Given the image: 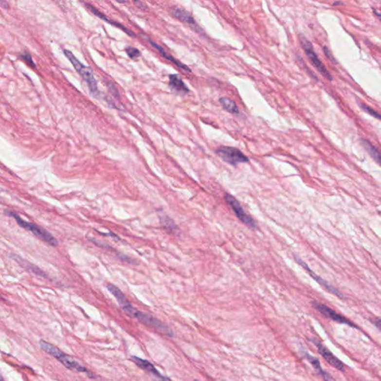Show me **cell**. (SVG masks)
Returning a JSON list of instances; mask_svg holds the SVG:
<instances>
[{"label": "cell", "instance_id": "277c9868", "mask_svg": "<svg viewBox=\"0 0 381 381\" xmlns=\"http://www.w3.org/2000/svg\"><path fill=\"white\" fill-rule=\"evenodd\" d=\"M63 53L65 54L66 57L70 60L73 64V67L75 69L76 71L78 72L81 77L84 78V81L87 82V85H88L89 89L91 91V93L95 95H98L99 94L98 92V86H97L96 80H95V77H94L93 73L91 71V69L89 67H86V66L83 65L82 63L76 58L75 56L70 52V51L64 49L63 50Z\"/></svg>", "mask_w": 381, "mask_h": 381}, {"label": "cell", "instance_id": "4dcf8cb0", "mask_svg": "<svg viewBox=\"0 0 381 381\" xmlns=\"http://www.w3.org/2000/svg\"><path fill=\"white\" fill-rule=\"evenodd\" d=\"M375 14L378 16V19L381 21V14H378V13L377 12H375Z\"/></svg>", "mask_w": 381, "mask_h": 381}, {"label": "cell", "instance_id": "7c38bea8", "mask_svg": "<svg viewBox=\"0 0 381 381\" xmlns=\"http://www.w3.org/2000/svg\"><path fill=\"white\" fill-rule=\"evenodd\" d=\"M296 260H297L299 264H300V265H302V267H303V268H305V269H306L308 272V273L310 274V276H311L312 278H314L315 280L318 282L319 284H320L322 286L324 287L326 290L330 291L331 293H334V294H335L336 296H339V297H343V295L340 293V291H339L337 288H335L334 286H332V285H330L328 282L325 281L324 279H323V278H321V277L316 275V273H314V272H313V271H312L311 270L308 268V266L306 263L304 262L302 260L299 259V258H296Z\"/></svg>", "mask_w": 381, "mask_h": 381}, {"label": "cell", "instance_id": "8992f818", "mask_svg": "<svg viewBox=\"0 0 381 381\" xmlns=\"http://www.w3.org/2000/svg\"><path fill=\"white\" fill-rule=\"evenodd\" d=\"M216 154L223 161L233 165H237L239 163H247L248 157H246L239 149L233 147L222 146L216 150Z\"/></svg>", "mask_w": 381, "mask_h": 381}, {"label": "cell", "instance_id": "f546056e", "mask_svg": "<svg viewBox=\"0 0 381 381\" xmlns=\"http://www.w3.org/2000/svg\"><path fill=\"white\" fill-rule=\"evenodd\" d=\"M98 233L101 235H103V236H110L111 237H112V238L114 239V240H120V237H118L116 235L114 234V233H100V232H98Z\"/></svg>", "mask_w": 381, "mask_h": 381}, {"label": "cell", "instance_id": "6da1fadb", "mask_svg": "<svg viewBox=\"0 0 381 381\" xmlns=\"http://www.w3.org/2000/svg\"><path fill=\"white\" fill-rule=\"evenodd\" d=\"M41 349H43L45 352L49 354L51 356L60 361L64 366L67 367V369L75 371L78 372H86L88 374L89 377L91 378H95L92 376V374L87 370V368L81 365L79 363L74 361L71 356H69L67 354H64L63 351H60L58 348L53 345V344H49L48 342L43 340H40L39 342Z\"/></svg>", "mask_w": 381, "mask_h": 381}, {"label": "cell", "instance_id": "4316f807", "mask_svg": "<svg viewBox=\"0 0 381 381\" xmlns=\"http://www.w3.org/2000/svg\"><path fill=\"white\" fill-rule=\"evenodd\" d=\"M118 255H119V258H120L122 261H125V262L130 263V264H133V259L130 258V257L127 256V255H124V254H122V253H119Z\"/></svg>", "mask_w": 381, "mask_h": 381}, {"label": "cell", "instance_id": "83f0119b", "mask_svg": "<svg viewBox=\"0 0 381 381\" xmlns=\"http://www.w3.org/2000/svg\"><path fill=\"white\" fill-rule=\"evenodd\" d=\"M371 322H372V323L381 331V318L372 319Z\"/></svg>", "mask_w": 381, "mask_h": 381}, {"label": "cell", "instance_id": "7402d4cb", "mask_svg": "<svg viewBox=\"0 0 381 381\" xmlns=\"http://www.w3.org/2000/svg\"><path fill=\"white\" fill-rule=\"evenodd\" d=\"M360 106H361V108H362V109H363L365 112H366L367 113L370 114L371 116H372L373 117L376 118V119H379V120L381 121V114H379L378 112H376V111L374 110V109H372L370 107L367 106V105H365V104H360Z\"/></svg>", "mask_w": 381, "mask_h": 381}, {"label": "cell", "instance_id": "e0dca14e", "mask_svg": "<svg viewBox=\"0 0 381 381\" xmlns=\"http://www.w3.org/2000/svg\"><path fill=\"white\" fill-rule=\"evenodd\" d=\"M107 288L116 297V300L119 302L122 308L130 304V302L127 299L126 296L124 294L123 292L119 288H117L116 285H112V284H108Z\"/></svg>", "mask_w": 381, "mask_h": 381}, {"label": "cell", "instance_id": "3957f363", "mask_svg": "<svg viewBox=\"0 0 381 381\" xmlns=\"http://www.w3.org/2000/svg\"><path fill=\"white\" fill-rule=\"evenodd\" d=\"M5 214L9 215L13 218H15V220H16L17 223L19 226L23 228L25 230H28V231H30L35 236H36L38 238L43 240L44 242L47 243L49 245L56 247L58 244V241H57V239L50 233L44 230L43 228L40 227V226H37V225L34 224V223L25 221L23 219L21 218L18 214L11 212V211H5Z\"/></svg>", "mask_w": 381, "mask_h": 381}, {"label": "cell", "instance_id": "d4e9b609", "mask_svg": "<svg viewBox=\"0 0 381 381\" xmlns=\"http://www.w3.org/2000/svg\"><path fill=\"white\" fill-rule=\"evenodd\" d=\"M89 240H91V242L93 243L95 245L98 246V247H101V248L109 249L111 248L109 245L105 244V243L102 242L101 240H97V239L94 238L92 237H87Z\"/></svg>", "mask_w": 381, "mask_h": 381}, {"label": "cell", "instance_id": "9a60e30c", "mask_svg": "<svg viewBox=\"0 0 381 381\" xmlns=\"http://www.w3.org/2000/svg\"><path fill=\"white\" fill-rule=\"evenodd\" d=\"M169 85L172 90L178 93L185 95L189 92L188 87L184 84L183 81L178 74H170Z\"/></svg>", "mask_w": 381, "mask_h": 381}, {"label": "cell", "instance_id": "ac0fdd59", "mask_svg": "<svg viewBox=\"0 0 381 381\" xmlns=\"http://www.w3.org/2000/svg\"><path fill=\"white\" fill-rule=\"evenodd\" d=\"M306 358H307L308 361L310 363V364H311V365H313V368H314L315 370H316V372H318V373L320 374V375H321L322 377H323V379L326 380V381H330V380H334V378H333L331 376V375H329L328 373H327V372H325V371L323 370V369H322L321 365H320V361H319V360L317 359V358H315V357L312 356V355H310V354H306Z\"/></svg>", "mask_w": 381, "mask_h": 381}, {"label": "cell", "instance_id": "ffe728a7", "mask_svg": "<svg viewBox=\"0 0 381 381\" xmlns=\"http://www.w3.org/2000/svg\"><path fill=\"white\" fill-rule=\"evenodd\" d=\"M220 105L223 107V109H226L228 112L233 114H237L239 112L238 108L237 105L235 103L233 100L227 98H221L220 99Z\"/></svg>", "mask_w": 381, "mask_h": 381}, {"label": "cell", "instance_id": "f1b7e54d", "mask_svg": "<svg viewBox=\"0 0 381 381\" xmlns=\"http://www.w3.org/2000/svg\"><path fill=\"white\" fill-rule=\"evenodd\" d=\"M133 2L136 4V5L138 8H139L142 10H147V8H146L144 3H143V2H141V0H133Z\"/></svg>", "mask_w": 381, "mask_h": 381}, {"label": "cell", "instance_id": "d6986e66", "mask_svg": "<svg viewBox=\"0 0 381 381\" xmlns=\"http://www.w3.org/2000/svg\"><path fill=\"white\" fill-rule=\"evenodd\" d=\"M362 144L371 157L381 165V152L378 150L372 143L367 140H362Z\"/></svg>", "mask_w": 381, "mask_h": 381}, {"label": "cell", "instance_id": "ba28073f", "mask_svg": "<svg viewBox=\"0 0 381 381\" xmlns=\"http://www.w3.org/2000/svg\"><path fill=\"white\" fill-rule=\"evenodd\" d=\"M312 306L316 310H318L321 314L324 315L326 317L333 320V321L337 322V323H340V324L347 325V326H351V327H354V328H358L355 325L353 324L348 319L345 318L342 315L338 314L335 310H332V309L330 308L327 306H325L324 304L320 303L318 302H312Z\"/></svg>", "mask_w": 381, "mask_h": 381}, {"label": "cell", "instance_id": "8fae6325", "mask_svg": "<svg viewBox=\"0 0 381 381\" xmlns=\"http://www.w3.org/2000/svg\"><path fill=\"white\" fill-rule=\"evenodd\" d=\"M131 361L136 363L137 366H139L140 369H143L145 372H148L150 375H154V376L157 377V378H160V379L163 380H169V378H165V377L163 376L160 373L158 370L156 369L151 363L149 361H146V360L142 359V358H138L136 356H131L130 358Z\"/></svg>", "mask_w": 381, "mask_h": 381}, {"label": "cell", "instance_id": "4fadbf2b", "mask_svg": "<svg viewBox=\"0 0 381 381\" xmlns=\"http://www.w3.org/2000/svg\"><path fill=\"white\" fill-rule=\"evenodd\" d=\"M84 5H86V7H87V8H88V9L90 10V11H91V12L93 14V15H95V16L98 17V18H99L100 19L105 21V22H108V23L110 24V25L116 26V27L119 28V29H122L123 32H125L127 35H128L129 36L135 37L134 33H133L131 31L129 30L127 28L125 27V26H124V25H122V24L119 23V22H115V21L113 20H110L109 18H107V17L105 16L104 14H102L101 11H98L97 8H95V7L92 6L91 4L84 3Z\"/></svg>", "mask_w": 381, "mask_h": 381}, {"label": "cell", "instance_id": "484cf974", "mask_svg": "<svg viewBox=\"0 0 381 381\" xmlns=\"http://www.w3.org/2000/svg\"><path fill=\"white\" fill-rule=\"evenodd\" d=\"M323 50H324L325 54H326V57H327L329 60H331L332 62H334V63H336L335 58H334V56L332 55V54H331L330 50H329V49H327L326 46H325Z\"/></svg>", "mask_w": 381, "mask_h": 381}, {"label": "cell", "instance_id": "1f68e13d", "mask_svg": "<svg viewBox=\"0 0 381 381\" xmlns=\"http://www.w3.org/2000/svg\"><path fill=\"white\" fill-rule=\"evenodd\" d=\"M116 2H119V3H125V0H116Z\"/></svg>", "mask_w": 381, "mask_h": 381}, {"label": "cell", "instance_id": "44dd1931", "mask_svg": "<svg viewBox=\"0 0 381 381\" xmlns=\"http://www.w3.org/2000/svg\"><path fill=\"white\" fill-rule=\"evenodd\" d=\"M161 223L163 227L164 228V230L166 231L169 232V233H174L175 231V225L168 217L162 218Z\"/></svg>", "mask_w": 381, "mask_h": 381}, {"label": "cell", "instance_id": "7a4b0ae2", "mask_svg": "<svg viewBox=\"0 0 381 381\" xmlns=\"http://www.w3.org/2000/svg\"><path fill=\"white\" fill-rule=\"evenodd\" d=\"M122 309L129 316L136 319L145 326L156 329L157 331L164 335L172 337L173 331H171V329L166 324H164L161 320H158L154 316L137 310L132 306L131 304Z\"/></svg>", "mask_w": 381, "mask_h": 381}, {"label": "cell", "instance_id": "52a82bcc", "mask_svg": "<svg viewBox=\"0 0 381 381\" xmlns=\"http://www.w3.org/2000/svg\"><path fill=\"white\" fill-rule=\"evenodd\" d=\"M225 200H226V202L228 204L230 205V207L233 209V212L236 214L237 218L242 221L244 224L247 225L251 228L256 227V224L255 222L254 221L253 218L250 216L246 214L243 209L242 206H240L238 201L234 198V197L230 195V194H226L224 196Z\"/></svg>", "mask_w": 381, "mask_h": 381}, {"label": "cell", "instance_id": "9c48e42d", "mask_svg": "<svg viewBox=\"0 0 381 381\" xmlns=\"http://www.w3.org/2000/svg\"><path fill=\"white\" fill-rule=\"evenodd\" d=\"M315 345H316V348L318 349L319 352L321 354L322 356L324 358V359L330 365L334 366L336 369L338 370L344 371L345 369V365H344V363L342 362L338 358H336L334 354L329 351L326 347H325L321 343L317 341V340H313Z\"/></svg>", "mask_w": 381, "mask_h": 381}, {"label": "cell", "instance_id": "5b68a950", "mask_svg": "<svg viewBox=\"0 0 381 381\" xmlns=\"http://www.w3.org/2000/svg\"><path fill=\"white\" fill-rule=\"evenodd\" d=\"M300 43L302 48H303V50L305 51V53H306V55L308 56L309 60L311 62L313 67H314L316 70H318L319 73H320L322 75L324 76L326 79L331 81V80L333 79L332 76H331L330 73L327 71V70L326 68V67H325L324 64L320 61L318 56L316 55L314 50H313V46H312L310 42L308 40L307 38L301 35Z\"/></svg>", "mask_w": 381, "mask_h": 381}, {"label": "cell", "instance_id": "603a6c76", "mask_svg": "<svg viewBox=\"0 0 381 381\" xmlns=\"http://www.w3.org/2000/svg\"><path fill=\"white\" fill-rule=\"evenodd\" d=\"M125 51H126L127 54L129 56V57L133 60L138 58L140 56V52L139 49H136V48L127 47L125 49Z\"/></svg>", "mask_w": 381, "mask_h": 381}, {"label": "cell", "instance_id": "cb8c5ba5", "mask_svg": "<svg viewBox=\"0 0 381 381\" xmlns=\"http://www.w3.org/2000/svg\"><path fill=\"white\" fill-rule=\"evenodd\" d=\"M20 57L22 60H25V61L26 62L28 65L30 66V67H35V63H34L33 60H32V56H31V54H29V53H27V52H23V53H21Z\"/></svg>", "mask_w": 381, "mask_h": 381}, {"label": "cell", "instance_id": "30bf717a", "mask_svg": "<svg viewBox=\"0 0 381 381\" xmlns=\"http://www.w3.org/2000/svg\"><path fill=\"white\" fill-rule=\"evenodd\" d=\"M11 258L15 260L23 269L26 270L28 272H32V273L38 275V276L42 277V278H47V275H46V272H43L42 270L38 268L37 266L35 265V264L26 261V260L23 259L19 255H17L15 253H11Z\"/></svg>", "mask_w": 381, "mask_h": 381}, {"label": "cell", "instance_id": "5bb4252c", "mask_svg": "<svg viewBox=\"0 0 381 381\" xmlns=\"http://www.w3.org/2000/svg\"><path fill=\"white\" fill-rule=\"evenodd\" d=\"M170 13L173 17L180 19L182 22L189 24V25H196L193 17L183 8H179V7H173L170 9Z\"/></svg>", "mask_w": 381, "mask_h": 381}, {"label": "cell", "instance_id": "2e32d148", "mask_svg": "<svg viewBox=\"0 0 381 381\" xmlns=\"http://www.w3.org/2000/svg\"><path fill=\"white\" fill-rule=\"evenodd\" d=\"M147 40H148L149 43L152 45V46H154V47L155 48L157 51H159V53L161 54V55L163 56V57H164V58L167 59V60L172 62L173 63H174L176 66L180 67V68L182 69V70H185V71L191 72V70H190V69L188 68L186 65H185V64H183V63H181V62H180L179 60H176V59L174 58L172 56L168 54V53H167L166 52H165V51H164V49L161 47V46H159V45L157 44L155 42L153 41V40H150V39H147Z\"/></svg>", "mask_w": 381, "mask_h": 381}]
</instances>
